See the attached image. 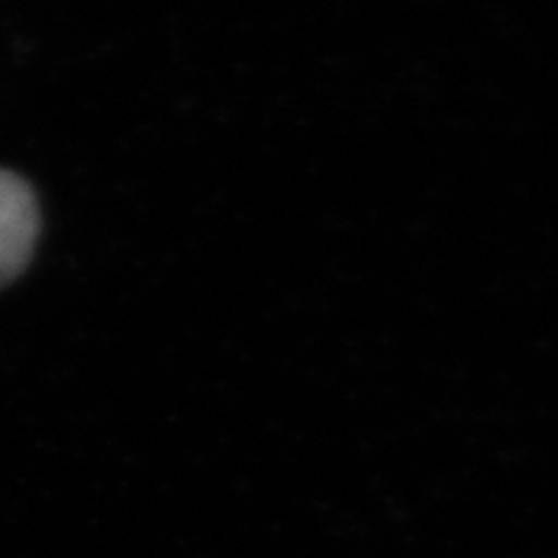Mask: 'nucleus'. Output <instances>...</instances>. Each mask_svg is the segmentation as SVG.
Returning <instances> with one entry per match:
<instances>
[{
  "label": "nucleus",
  "mask_w": 558,
  "mask_h": 558,
  "mask_svg": "<svg viewBox=\"0 0 558 558\" xmlns=\"http://www.w3.org/2000/svg\"><path fill=\"white\" fill-rule=\"evenodd\" d=\"M40 235L35 191L12 170L0 168V287L28 267Z\"/></svg>",
  "instance_id": "nucleus-1"
}]
</instances>
